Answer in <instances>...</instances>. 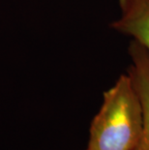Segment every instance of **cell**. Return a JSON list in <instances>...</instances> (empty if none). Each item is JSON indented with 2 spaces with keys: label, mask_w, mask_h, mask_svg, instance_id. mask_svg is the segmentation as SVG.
I'll use <instances>...</instances> for the list:
<instances>
[{
  "label": "cell",
  "mask_w": 149,
  "mask_h": 150,
  "mask_svg": "<svg viewBox=\"0 0 149 150\" xmlns=\"http://www.w3.org/2000/svg\"><path fill=\"white\" fill-rule=\"evenodd\" d=\"M143 129V110L127 73L103 94L102 105L91 121L85 150H135Z\"/></svg>",
  "instance_id": "6da1fadb"
},
{
  "label": "cell",
  "mask_w": 149,
  "mask_h": 150,
  "mask_svg": "<svg viewBox=\"0 0 149 150\" xmlns=\"http://www.w3.org/2000/svg\"><path fill=\"white\" fill-rule=\"evenodd\" d=\"M129 56L131 64L128 74L138 91L143 110V129L135 150H149V54L141 45L132 41Z\"/></svg>",
  "instance_id": "7a4b0ae2"
},
{
  "label": "cell",
  "mask_w": 149,
  "mask_h": 150,
  "mask_svg": "<svg viewBox=\"0 0 149 150\" xmlns=\"http://www.w3.org/2000/svg\"><path fill=\"white\" fill-rule=\"evenodd\" d=\"M117 32L131 37L149 54V0H138L121 10L112 22Z\"/></svg>",
  "instance_id": "3957f363"
},
{
  "label": "cell",
  "mask_w": 149,
  "mask_h": 150,
  "mask_svg": "<svg viewBox=\"0 0 149 150\" xmlns=\"http://www.w3.org/2000/svg\"><path fill=\"white\" fill-rule=\"evenodd\" d=\"M137 1H138V0H118L120 10H122V9L128 7L129 5H131V4H133V3H135Z\"/></svg>",
  "instance_id": "277c9868"
}]
</instances>
